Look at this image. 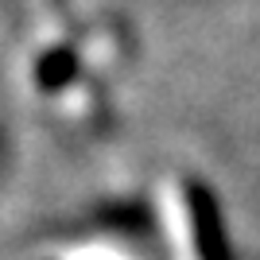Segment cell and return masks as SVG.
I'll return each instance as SVG.
<instances>
[{
	"instance_id": "cell-1",
	"label": "cell",
	"mask_w": 260,
	"mask_h": 260,
	"mask_svg": "<svg viewBox=\"0 0 260 260\" xmlns=\"http://www.w3.org/2000/svg\"><path fill=\"white\" fill-rule=\"evenodd\" d=\"M186 214H190V237H194L198 260H233L225 217H221V206H217L210 186L202 183L186 186Z\"/></svg>"
},
{
	"instance_id": "cell-2",
	"label": "cell",
	"mask_w": 260,
	"mask_h": 260,
	"mask_svg": "<svg viewBox=\"0 0 260 260\" xmlns=\"http://www.w3.org/2000/svg\"><path fill=\"white\" fill-rule=\"evenodd\" d=\"M78 62H74V54L70 51H51L39 58V86L43 89H62L70 78H74Z\"/></svg>"
}]
</instances>
